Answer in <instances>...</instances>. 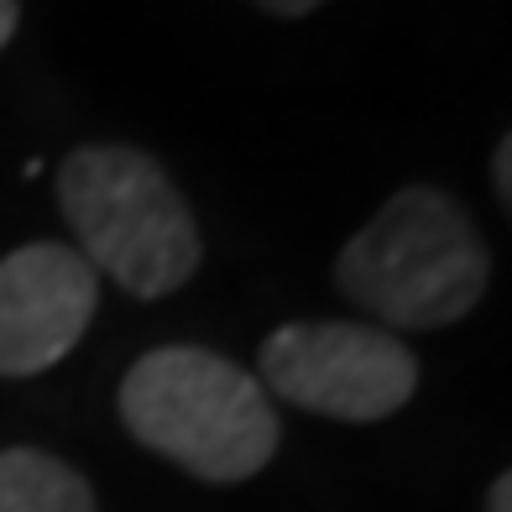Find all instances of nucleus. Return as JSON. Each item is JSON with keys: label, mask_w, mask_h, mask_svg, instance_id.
<instances>
[{"label": "nucleus", "mask_w": 512, "mask_h": 512, "mask_svg": "<svg viewBox=\"0 0 512 512\" xmlns=\"http://www.w3.org/2000/svg\"><path fill=\"white\" fill-rule=\"evenodd\" d=\"M486 283L481 230L439 183L398 189L335 256V288L392 330H445L481 304Z\"/></svg>", "instance_id": "f257e3e1"}, {"label": "nucleus", "mask_w": 512, "mask_h": 512, "mask_svg": "<svg viewBox=\"0 0 512 512\" xmlns=\"http://www.w3.org/2000/svg\"><path fill=\"white\" fill-rule=\"evenodd\" d=\"M121 418L131 439L215 486L251 481L283 439L262 382L204 345L147 351L121 382Z\"/></svg>", "instance_id": "f03ea898"}, {"label": "nucleus", "mask_w": 512, "mask_h": 512, "mask_svg": "<svg viewBox=\"0 0 512 512\" xmlns=\"http://www.w3.org/2000/svg\"><path fill=\"white\" fill-rule=\"evenodd\" d=\"M58 204L79 256L131 298H168L199 272V225L157 157L142 147H74L58 168Z\"/></svg>", "instance_id": "7ed1b4c3"}, {"label": "nucleus", "mask_w": 512, "mask_h": 512, "mask_svg": "<svg viewBox=\"0 0 512 512\" xmlns=\"http://www.w3.org/2000/svg\"><path fill=\"white\" fill-rule=\"evenodd\" d=\"M262 382L293 408L340 424H377L418 392V361L377 324L304 319L262 340Z\"/></svg>", "instance_id": "20e7f679"}, {"label": "nucleus", "mask_w": 512, "mask_h": 512, "mask_svg": "<svg viewBox=\"0 0 512 512\" xmlns=\"http://www.w3.org/2000/svg\"><path fill=\"white\" fill-rule=\"evenodd\" d=\"M100 272L74 246L32 241L0 256V377H37L84 340Z\"/></svg>", "instance_id": "39448f33"}, {"label": "nucleus", "mask_w": 512, "mask_h": 512, "mask_svg": "<svg viewBox=\"0 0 512 512\" xmlns=\"http://www.w3.org/2000/svg\"><path fill=\"white\" fill-rule=\"evenodd\" d=\"M0 512H100L89 481L68 460L11 445L0 450Z\"/></svg>", "instance_id": "423d86ee"}, {"label": "nucleus", "mask_w": 512, "mask_h": 512, "mask_svg": "<svg viewBox=\"0 0 512 512\" xmlns=\"http://www.w3.org/2000/svg\"><path fill=\"white\" fill-rule=\"evenodd\" d=\"M492 183H497V199L507 204V215H512V131L502 136V147L492 157Z\"/></svg>", "instance_id": "0eeeda50"}, {"label": "nucleus", "mask_w": 512, "mask_h": 512, "mask_svg": "<svg viewBox=\"0 0 512 512\" xmlns=\"http://www.w3.org/2000/svg\"><path fill=\"white\" fill-rule=\"evenodd\" d=\"M251 6H262V11H272V16H309V11H319V6H330V0H251Z\"/></svg>", "instance_id": "6e6552de"}, {"label": "nucleus", "mask_w": 512, "mask_h": 512, "mask_svg": "<svg viewBox=\"0 0 512 512\" xmlns=\"http://www.w3.org/2000/svg\"><path fill=\"white\" fill-rule=\"evenodd\" d=\"M486 512H512V471H502L492 481V497H486Z\"/></svg>", "instance_id": "1a4fd4ad"}, {"label": "nucleus", "mask_w": 512, "mask_h": 512, "mask_svg": "<svg viewBox=\"0 0 512 512\" xmlns=\"http://www.w3.org/2000/svg\"><path fill=\"white\" fill-rule=\"evenodd\" d=\"M16 27H21V6L16 0H0V48L16 37Z\"/></svg>", "instance_id": "9d476101"}]
</instances>
